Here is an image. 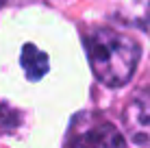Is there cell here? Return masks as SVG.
Instances as JSON below:
<instances>
[{
  "label": "cell",
  "instance_id": "cell-2",
  "mask_svg": "<svg viewBox=\"0 0 150 148\" xmlns=\"http://www.w3.org/2000/svg\"><path fill=\"white\" fill-rule=\"evenodd\" d=\"M65 148H128L126 140L107 118L91 111L74 115Z\"/></svg>",
  "mask_w": 150,
  "mask_h": 148
},
{
  "label": "cell",
  "instance_id": "cell-7",
  "mask_svg": "<svg viewBox=\"0 0 150 148\" xmlns=\"http://www.w3.org/2000/svg\"><path fill=\"white\" fill-rule=\"evenodd\" d=\"M2 4H4V0H0V7H2Z\"/></svg>",
  "mask_w": 150,
  "mask_h": 148
},
{
  "label": "cell",
  "instance_id": "cell-5",
  "mask_svg": "<svg viewBox=\"0 0 150 148\" xmlns=\"http://www.w3.org/2000/svg\"><path fill=\"white\" fill-rule=\"evenodd\" d=\"M120 15L126 22L150 30V0H122Z\"/></svg>",
  "mask_w": 150,
  "mask_h": 148
},
{
  "label": "cell",
  "instance_id": "cell-6",
  "mask_svg": "<svg viewBox=\"0 0 150 148\" xmlns=\"http://www.w3.org/2000/svg\"><path fill=\"white\" fill-rule=\"evenodd\" d=\"M18 124H20L18 113H15L11 107L0 105V129H2V131H11V129H15Z\"/></svg>",
  "mask_w": 150,
  "mask_h": 148
},
{
  "label": "cell",
  "instance_id": "cell-1",
  "mask_svg": "<svg viewBox=\"0 0 150 148\" xmlns=\"http://www.w3.org/2000/svg\"><path fill=\"white\" fill-rule=\"evenodd\" d=\"M85 48L96 79L107 87H120L137 70L142 48L131 35L113 28H94L85 35Z\"/></svg>",
  "mask_w": 150,
  "mask_h": 148
},
{
  "label": "cell",
  "instance_id": "cell-3",
  "mask_svg": "<svg viewBox=\"0 0 150 148\" xmlns=\"http://www.w3.org/2000/svg\"><path fill=\"white\" fill-rule=\"evenodd\" d=\"M124 126L135 144L150 148V87L139 89L124 107Z\"/></svg>",
  "mask_w": 150,
  "mask_h": 148
},
{
  "label": "cell",
  "instance_id": "cell-4",
  "mask_svg": "<svg viewBox=\"0 0 150 148\" xmlns=\"http://www.w3.org/2000/svg\"><path fill=\"white\" fill-rule=\"evenodd\" d=\"M22 68L30 81L44 79L48 72V55L39 50L35 44H26L22 48Z\"/></svg>",
  "mask_w": 150,
  "mask_h": 148
}]
</instances>
